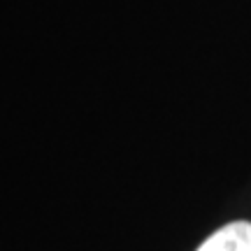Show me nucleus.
Segmentation results:
<instances>
[{"label": "nucleus", "mask_w": 251, "mask_h": 251, "mask_svg": "<svg viewBox=\"0 0 251 251\" xmlns=\"http://www.w3.org/2000/svg\"><path fill=\"white\" fill-rule=\"evenodd\" d=\"M198 251H251V224L249 221H233L221 230L209 235Z\"/></svg>", "instance_id": "f257e3e1"}]
</instances>
